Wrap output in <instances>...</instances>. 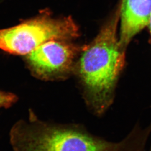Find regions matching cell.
<instances>
[{
  "instance_id": "cell-1",
  "label": "cell",
  "mask_w": 151,
  "mask_h": 151,
  "mask_svg": "<svg viewBox=\"0 0 151 151\" xmlns=\"http://www.w3.org/2000/svg\"><path fill=\"white\" fill-rule=\"evenodd\" d=\"M151 137V123L144 128L137 124L122 139L113 142L79 124L42 120L32 111L9 133L14 151H147Z\"/></svg>"
},
{
  "instance_id": "cell-2",
  "label": "cell",
  "mask_w": 151,
  "mask_h": 151,
  "mask_svg": "<svg viewBox=\"0 0 151 151\" xmlns=\"http://www.w3.org/2000/svg\"><path fill=\"white\" fill-rule=\"evenodd\" d=\"M119 4L97 35L85 45L76 65L83 95L87 106L97 116L112 105L116 85L124 68L125 49L119 41Z\"/></svg>"
},
{
  "instance_id": "cell-3",
  "label": "cell",
  "mask_w": 151,
  "mask_h": 151,
  "mask_svg": "<svg viewBox=\"0 0 151 151\" xmlns=\"http://www.w3.org/2000/svg\"><path fill=\"white\" fill-rule=\"evenodd\" d=\"M79 36V27L71 16H54L44 9L15 26L0 29V50L25 56L49 40H72Z\"/></svg>"
},
{
  "instance_id": "cell-4",
  "label": "cell",
  "mask_w": 151,
  "mask_h": 151,
  "mask_svg": "<svg viewBox=\"0 0 151 151\" xmlns=\"http://www.w3.org/2000/svg\"><path fill=\"white\" fill-rule=\"evenodd\" d=\"M85 45L68 40H49L25 56L26 64L32 75L40 80L65 79L75 73L77 60Z\"/></svg>"
},
{
  "instance_id": "cell-5",
  "label": "cell",
  "mask_w": 151,
  "mask_h": 151,
  "mask_svg": "<svg viewBox=\"0 0 151 151\" xmlns=\"http://www.w3.org/2000/svg\"><path fill=\"white\" fill-rule=\"evenodd\" d=\"M120 43L127 48L135 35L148 26L151 0H120Z\"/></svg>"
},
{
  "instance_id": "cell-6",
  "label": "cell",
  "mask_w": 151,
  "mask_h": 151,
  "mask_svg": "<svg viewBox=\"0 0 151 151\" xmlns=\"http://www.w3.org/2000/svg\"><path fill=\"white\" fill-rule=\"evenodd\" d=\"M17 100L15 95L8 92L0 91V108H7L11 106Z\"/></svg>"
},
{
  "instance_id": "cell-7",
  "label": "cell",
  "mask_w": 151,
  "mask_h": 151,
  "mask_svg": "<svg viewBox=\"0 0 151 151\" xmlns=\"http://www.w3.org/2000/svg\"><path fill=\"white\" fill-rule=\"evenodd\" d=\"M148 27H149V29H150V34H151V19H150V22H149V24H148Z\"/></svg>"
},
{
  "instance_id": "cell-8",
  "label": "cell",
  "mask_w": 151,
  "mask_h": 151,
  "mask_svg": "<svg viewBox=\"0 0 151 151\" xmlns=\"http://www.w3.org/2000/svg\"><path fill=\"white\" fill-rule=\"evenodd\" d=\"M2 1V0H0V2H1V1Z\"/></svg>"
}]
</instances>
